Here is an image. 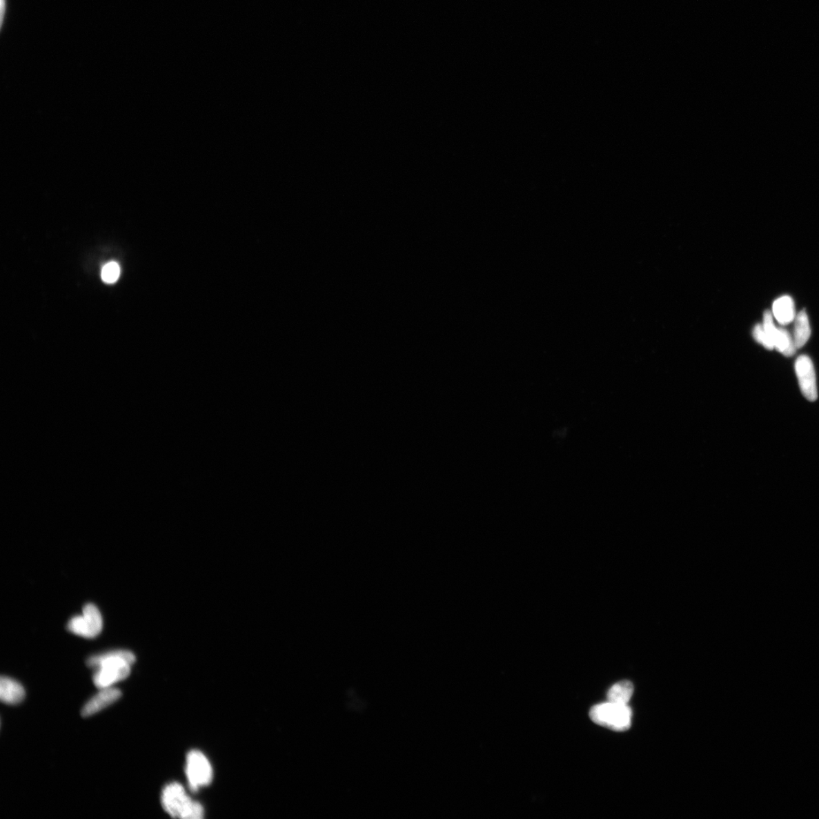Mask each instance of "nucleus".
Segmentation results:
<instances>
[{"label":"nucleus","instance_id":"5","mask_svg":"<svg viewBox=\"0 0 819 819\" xmlns=\"http://www.w3.org/2000/svg\"><path fill=\"white\" fill-rule=\"evenodd\" d=\"M186 776L191 790L196 791L212 782L213 769L208 758L201 751L193 750L186 758Z\"/></svg>","mask_w":819,"mask_h":819},{"label":"nucleus","instance_id":"2","mask_svg":"<svg viewBox=\"0 0 819 819\" xmlns=\"http://www.w3.org/2000/svg\"><path fill=\"white\" fill-rule=\"evenodd\" d=\"M162 805L168 814L182 819H201L204 809L198 802L188 797L185 788L177 782L165 787L161 796Z\"/></svg>","mask_w":819,"mask_h":819},{"label":"nucleus","instance_id":"8","mask_svg":"<svg viewBox=\"0 0 819 819\" xmlns=\"http://www.w3.org/2000/svg\"><path fill=\"white\" fill-rule=\"evenodd\" d=\"M121 695V693L117 688L110 687L101 689V691L84 705L81 711L82 716L89 717L99 713L116 702Z\"/></svg>","mask_w":819,"mask_h":819},{"label":"nucleus","instance_id":"11","mask_svg":"<svg viewBox=\"0 0 819 819\" xmlns=\"http://www.w3.org/2000/svg\"><path fill=\"white\" fill-rule=\"evenodd\" d=\"M634 691L633 684L629 680H622L612 686L607 693L608 701L629 705Z\"/></svg>","mask_w":819,"mask_h":819},{"label":"nucleus","instance_id":"12","mask_svg":"<svg viewBox=\"0 0 819 819\" xmlns=\"http://www.w3.org/2000/svg\"><path fill=\"white\" fill-rule=\"evenodd\" d=\"M811 335L809 321L805 310H802L796 317L794 326V344L797 348L805 346Z\"/></svg>","mask_w":819,"mask_h":819},{"label":"nucleus","instance_id":"15","mask_svg":"<svg viewBox=\"0 0 819 819\" xmlns=\"http://www.w3.org/2000/svg\"><path fill=\"white\" fill-rule=\"evenodd\" d=\"M6 6H7L6 0H0V14H1V17H0V19H1V22H0V25H1V28L3 27V25L5 13L6 12Z\"/></svg>","mask_w":819,"mask_h":819},{"label":"nucleus","instance_id":"6","mask_svg":"<svg viewBox=\"0 0 819 819\" xmlns=\"http://www.w3.org/2000/svg\"><path fill=\"white\" fill-rule=\"evenodd\" d=\"M795 370L802 394L808 401L815 402L818 397V389L812 361L806 355L799 357L795 364Z\"/></svg>","mask_w":819,"mask_h":819},{"label":"nucleus","instance_id":"1","mask_svg":"<svg viewBox=\"0 0 819 819\" xmlns=\"http://www.w3.org/2000/svg\"><path fill=\"white\" fill-rule=\"evenodd\" d=\"M135 662V656L132 653L117 650L90 657L88 664L95 669L94 683L101 690L126 679Z\"/></svg>","mask_w":819,"mask_h":819},{"label":"nucleus","instance_id":"14","mask_svg":"<svg viewBox=\"0 0 819 819\" xmlns=\"http://www.w3.org/2000/svg\"><path fill=\"white\" fill-rule=\"evenodd\" d=\"M753 336L755 339L758 342L762 344L764 348H767L769 350H772L775 348L774 344H773L771 340L769 339V337L767 333H765L762 325L759 324L756 326L753 330Z\"/></svg>","mask_w":819,"mask_h":819},{"label":"nucleus","instance_id":"10","mask_svg":"<svg viewBox=\"0 0 819 819\" xmlns=\"http://www.w3.org/2000/svg\"><path fill=\"white\" fill-rule=\"evenodd\" d=\"M773 313L778 323L787 325L795 319L794 303L790 296L780 297L773 304Z\"/></svg>","mask_w":819,"mask_h":819},{"label":"nucleus","instance_id":"9","mask_svg":"<svg viewBox=\"0 0 819 819\" xmlns=\"http://www.w3.org/2000/svg\"><path fill=\"white\" fill-rule=\"evenodd\" d=\"M26 691L18 681L8 677L0 680V699L9 705H17L24 700Z\"/></svg>","mask_w":819,"mask_h":819},{"label":"nucleus","instance_id":"7","mask_svg":"<svg viewBox=\"0 0 819 819\" xmlns=\"http://www.w3.org/2000/svg\"><path fill=\"white\" fill-rule=\"evenodd\" d=\"M762 326L773 344H774V347L780 353L786 357H791L794 355L797 347H796L791 335L785 328H778L776 327L769 310L765 311L764 313Z\"/></svg>","mask_w":819,"mask_h":819},{"label":"nucleus","instance_id":"13","mask_svg":"<svg viewBox=\"0 0 819 819\" xmlns=\"http://www.w3.org/2000/svg\"><path fill=\"white\" fill-rule=\"evenodd\" d=\"M120 268L119 266L115 262H111L105 265L102 270V279L106 283L112 284L116 282L119 278Z\"/></svg>","mask_w":819,"mask_h":819},{"label":"nucleus","instance_id":"3","mask_svg":"<svg viewBox=\"0 0 819 819\" xmlns=\"http://www.w3.org/2000/svg\"><path fill=\"white\" fill-rule=\"evenodd\" d=\"M589 717L604 728L621 732L631 728L632 711L629 705L607 701L594 706L589 711Z\"/></svg>","mask_w":819,"mask_h":819},{"label":"nucleus","instance_id":"4","mask_svg":"<svg viewBox=\"0 0 819 819\" xmlns=\"http://www.w3.org/2000/svg\"><path fill=\"white\" fill-rule=\"evenodd\" d=\"M103 618L101 611L93 604H87L83 609L82 615L73 617L68 624V629L78 636L95 638L103 630Z\"/></svg>","mask_w":819,"mask_h":819}]
</instances>
